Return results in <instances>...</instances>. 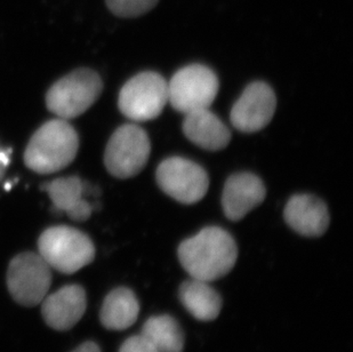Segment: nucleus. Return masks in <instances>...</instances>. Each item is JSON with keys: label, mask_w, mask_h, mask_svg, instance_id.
Returning <instances> with one entry per match:
<instances>
[{"label": "nucleus", "mask_w": 353, "mask_h": 352, "mask_svg": "<svg viewBox=\"0 0 353 352\" xmlns=\"http://www.w3.org/2000/svg\"><path fill=\"white\" fill-rule=\"evenodd\" d=\"M219 78L203 64L182 68L168 83V104L179 113L210 109L219 93Z\"/></svg>", "instance_id": "obj_7"}, {"label": "nucleus", "mask_w": 353, "mask_h": 352, "mask_svg": "<svg viewBox=\"0 0 353 352\" xmlns=\"http://www.w3.org/2000/svg\"><path fill=\"white\" fill-rule=\"evenodd\" d=\"M85 289L79 285H67L47 294L41 301V313L47 325L57 331H68L79 322L86 311Z\"/></svg>", "instance_id": "obj_11"}, {"label": "nucleus", "mask_w": 353, "mask_h": 352, "mask_svg": "<svg viewBox=\"0 0 353 352\" xmlns=\"http://www.w3.org/2000/svg\"><path fill=\"white\" fill-rule=\"evenodd\" d=\"M156 179L163 193L187 205L203 199L210 186L206 170L192 160L181 157L163 160L158 166Z\"/></svg>", "instance_id": "obj_9"}, {"label": "nucleus", "mask_w": 353, "mask_h": 352, "mask_svg": "<svg viewBox=\"0 0 353 352\" xmlns=\"http://www.w3.org/2000/svg\"><path fill=\"white\" fill-rule=\"evenodd\" d=\"M150 153L147 132L137 125L126 124L111 135L104 153V164L114 177L130 179L144 170Z\"/></svg>", "instance_id": "obj_6"}, {"label": "nucleus", "mask_w": 353, "mask_h": 352, "mask_svg": "<svg viewBox=\"0 0 353 352\" xmlns=\"http://www.w3.org/2000/svg\"><path fill=\"white\" fill-rule=\"evenodd\" d=\"M182 128L187 139L208 151L223 150L231 141L229 128L210 109L187 113Z\"/></svg>", "instance_id": "obj_15"}, {"label": "nucleus", "mask_w": 353, "mask_h": 352, "mask_svg": "<svg viewBox=\"0 0 353 352\" xmlns=\"http://www.w3.org/2000/svg\"><path fill=\"white\" fill-rule=\"evenodd\" d=\"M140 313V303L133 291L118 287L104 299L101 309L102 325L111 331H123L137 322Z\"/></svg>", "instance_id": "obj_17"}, {"label": "nucleus", "mask_w": 353, "mask_h": 352, "mask_svg": "<svg viewBox=\"0 0 353 352\" xmlns=\"http://www.w3.org/2000/svg\"><path fill=\"white\" fill-rule=\"evenodd\" d=\"M39 255L59 273H77L93 262L95 246L83 231L68 226L48 228L38 239Z\"/></svg>", "instance_id": "obj_3"}, {"label": "nucleus", "mask_w": 353, "mask_h": 352, "mask_svg": "<svg viewBox=\"0 0 353 352\" xmlns=\"http://www.w3.org/2000/svg\"><path fill=\"white\" fill-rule=\"evenodd\" d=\"M168 104V83L161 75L144 71L125 83L118 97V108L128 119L142 123L161 115Z\"/></svg>", "instance_id": "obj_5"}, {"label": "nucleus", "mask_w": 353, "mask_h": 352, "mask_svg": "<svg viewBox=\"0 0 353 352\" xmlns=\"http://www.w3.org/2000/svg\"><path fill=\"white\" fill-rule=\"evenodd\" d=\"M287 224L305 237H320L330 226V213L326 204L312 195H295L283 210Z\"/></svg>", "instance_id": "obj_13"}, {"label": "nucleus", "mask_w": 353, "mask_h": 352, "mask_svg": "<svg viewBox=\"0 0 353 352\" xmlns=\"http://www.w3.org/2000/svg\"><path fill=\"white\" fill-rule=\"evenodd\" d=\"M267 196L262 179L255 174L236 173L228 179L222 195V207L228 219L239 221L260 206Z\"/></svg>", "instance_id": "obj_12"}, {"label": "nucleus", "mask_w": 353, "mask_h": 352, "mask_svg": "<svg viewBox=\"0 0 353 352\" xmlns=\"http://www.w3.org/2000/svg\"><path fill=\"white\" fill-rule=\"evenodd\" d=\"M141 335L159 352H182L184 334L176 319L160 315L148 319Z\"/></svg>", "instance_id": "obj_18"}, {"label": "nucleus", "mask_w": 353, "mask_h": 352, "mask_svg": "<svg viewBox=\"0 0 353 352\" xmlns=\"http://www.w3.org/2000/svg\"><path fill=\"white\" fill-rule=\"evenodd\" d=\"M105 3L116 17L132 19L154 10L159 0H105Z\"/></svg>", "instance_id": "obj_19"}, {"label": "nucleus", "mask_w": 353, "mask_h": 352, "mask_svg": "<svg viewBox=\"0 0 353 352\" xmlns=\"http://www.w3.org/2000/svg\"><path fill=\"white\" fill-rule=\"evenodd\" d=\"M180 300L184 308L201 322L216 319L222 310L220 294L210 282L190 278L180 287Z\"/></svg>", "instance_id": "obj_16"}, {"label": "nucleus", "mask_w": 353, "mask_h": 352, "mask_svg": "<svg viewBox=\"0 0 353 352\" xmlns=\"http://www.w3.org/2000/svg\"><path fill=\"white\" fill-rule=\"evenodd\" d=\"M72 352H101L100 346L97 343L85 342L81 346H78L77 349H74Z\"/></svg>", "instance_id": "obj_22"}, {"label": "nucleus", "mask_w": 353, "mask_h": 352, "mask_svg": "<svg viewBox=\"0 0 353 352\" xmlns=\"http://www.w3.org/2000/svg\"><path fill=\"white\" fill-rule=\"evenodd\" d=\"M238 247L234 237L219 226H207L184 240L179 247V260L191 278L214 282L234 269Z\"/></svg>", "instance_id": "obj_1"}, {"label": "nucleus", "mask_w": 353, "mask_h": 352, "mask_svg": "<svg viewBox=\"0 0 353 352\" xmlns=\"http://www.w3.org/2000/svg\"><path fill=\"white\" fill-rule=\"evenodd\" d=\"M78 149L79 137L68 120H48L28 143L24 163L34 173H57L74 162Z\"/></svg>", "instance_id": "obj_2"}, {"label": "nucleus", "mask_w": 353, "mask_h": 352, "mask_svg": "<svg viewBox=\"0 0 353 352\" xmlns=\"http://www.w3.org/2000/svg\"><path fill=\"white\" fill-rule=\"evenodd\" d=\"M10 162V149H3L0 146V181L3 179L5 172Z\"/></svg>", "instance_id": "obj_21"}, {"label": "nucleus", "mask_w": 353, "mask_h": 352, "mask_svg": "<svg viewBox=\"0 0 353 352\" xmlns=\"http://www.w3.org/2000/svg\"><path fill=\"white\" fill-rule=\"evenodd\" d=\"M41 189L52 200L54 211L65 213L74 221L83 222L93 213V205L85 198L88 186L78 176L59 177L45 183Z\"/></svg>", "instance_id": "obj_14"}, {"label": "nucleus", "mask_w": 353, "mask_h": 352, "mask_svg": "<svg viewBox=\"0 0 353 352\" xmlns=\"http://www.w3.org/2000/svg\"><path fill=\"white\" fill-rule=\"evenodd\" d=\"M103 90V81L97 71L87 68L68 73L50 86L46 106L61 119H74L97 102Z\"/></svg>", "instance_id": "obj_4"}, {"label": "nucleus", "mask_w": 353, "mask_h": 352, "mask_svg": "<svg viewBox=\"0 0 353 352\" xmlns=\"http://www.w3.org/2000/svg\"><path fill=\"white\" fill-rule=\"evenodd\" d=\"M276 108L274 90L263 81H255L246 87L232 106L231 124L240 132L255 133L270 124Z\"/></svg>", "instance_id": "obj_10"}, {"label": "nucleus", "mask_w": 353, "mask_h": 352, "mask_svg": "<svg viewBox=\"0 0 353 352\" xmlns=\"http://www.w3.org/2000/svg\"><path fill=\"white\" fill-rule=\"evenodd\" d=\"M119 352H159L143 336H130L120 346Z\"/></svg>", "instance_id": "obj_20"}, {"label": "nucleus", "mask_w": 353, "mask_h": 352, "mask_svg": "<svg viewBox=\"0 0 353 352\" xmlns=\"http://www.w3.org/2000/svg\"><path fill=\"white\" fill-rule=\"evenodd\" d=\"M52 269L36 253L24 252L10 261L7 286L10 295L21 306H34L50 292Z\"/></svg>", "instance_id": "obj_8"}]
</instances>
